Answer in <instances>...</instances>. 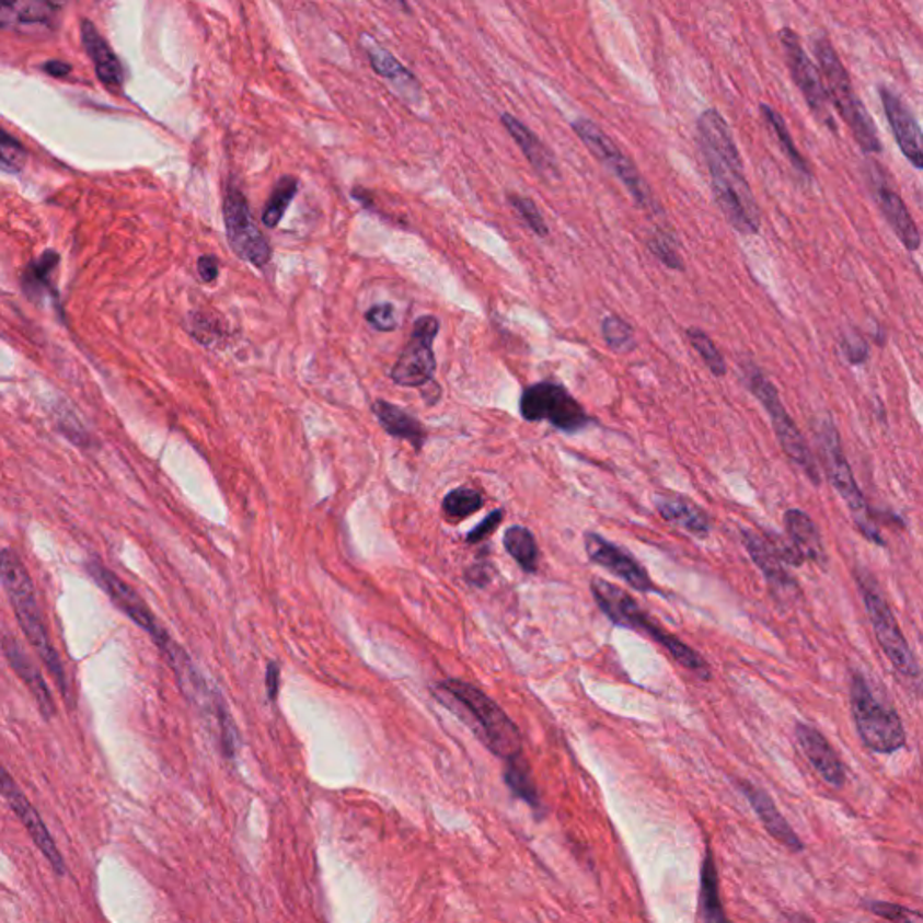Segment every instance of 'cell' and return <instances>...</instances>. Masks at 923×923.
<instances>
[{
  "label": "cell",
  "mask_w": 923,
  "mask_h": 923,
  "mask_svg": "<svg viewBox=\"0 0 923 923\" xmlns=\"http://www.w3.org/2000/svg\"><path fill=\"white\" fill-rule=\"evenodd\" d=\"M696 130L700 150L709 169L716 205L738 233L758 235L761 230L760 206L745 177L743 161L729 123L716 108H707L700 114Z\"/></svg>",
  "instance_id": "cell-1"
},
{
  "label": "cell",
  "mask_w": 923,
  "mask_h": 923,
  "mask_svg": "<svg viewBox=\"0 0 923 923\" xmlns=\"http://www.w3.org/2000/svg\"><path fill=\"white\" fill-rule=\"evenodd\" d=\"M437 688L439 702L464 719L493 754L507 761L521 754L520 730L484 691L459 679L445 680Z\"/></svg>",
  "instance_id": "cell-2"
},
{
  "label": "cell",
  "mask_w": 923,
  "mask_h": 923,
  "mask_svg": "<svg viewBox=\"0 0 923 923\" xmlns=\"http://www.w3.org/2000/svg\"><path fill=\"white\" fill-rule=\"evenodd\" d=\"M0 582L4 587L5 596L10 597L11 607L15 610L16 621L21 624L27 643L46 664L47 671L57 682L64 699H69L66 669L44 623L41 604L36 599L35 585L26 565L22 563L13 549L0 551Z\"/></svg>",
  "instance_id": "cell-3"
},
{
  "label": "cell",
  "mask_w": 923,
  "mask_h": 923,
  "mask_svg": "<svg viewBox=\"0 0 923 923\" xmlns=\"http://www.w3.org/2000/svg\"><path fill=\"white\" fill-rule=\"evenodd\" d=\"M590 590H592V596L596 597L597 607L601 608L602 613L613 624L648 635V637L654 638L655 643L660 644L682 668L688 669L691 673L699 674L700 679H711L709 664L705 662V658L696 649L689 648L688 644L682 643L679 637H674L671 633L666 632L662 626H658L654 619L646 615L643 608L638 607V602L626 590L615 587L604 579H599V577L590 582Z\"/></svg>",
  "instance_id": "cell-4"
},
{
  "label": "cell",
  "mask_w": 923,
  "mask_h": 923,
  "mask_svg": "<svg viewBox=\"0 0 923 923\" xmlns=\"http://www.w3.org/2000/svg\"><path fill=\"white\" fill-rule=\"evenodd\" d=\"M817 69L824 78L828 97L842 122L846 123L852 130L853 138L864 153L882 152V143L878 138L877 125L873 122L872 114L864 107L863 100L858 97L853 89L852 78L846 67L842 66L841 58L837 55L832 44L827 36H819L816 41Z\"/></svg>",
  "instance_id": "cell-5"
},
{
  "label": "cell",
  "mask_w": 923,
  "mask_h": 923,
  "mask_svg": "<svg viewBox=\"0 0 923 923\" xmlns=\"http://www.w3.org/2000/svg\"><path fill=\"white\" fill-rule=\"evenodd\" d=\"M85 570L94 579L97 587L111 597L114 607L122 610L143 632L149 633L155 646L163 651L164 658L169 660L170 668L174 669L175 677H181V671L186 673L194 666L180 644H175L166 630L158 623V619L153 618L152 610L147 607L143 597L139 596L128 582L123 581L122 577L116 576L113 570H108L107 566L100 562H89L85 565Z\"/></svg>",
  "instance_id": "cell-6"
},
{
  "label": "cell",
  "mask_w": 923,
  "mask_h": 923,
  "mask_svg": "<svg viewBox=\"0 0 923 923\" xmlns=\"http://www.w3.org/2000/svg\"><path fill=\"white\" fill-rule=\"evenodd\" d=\"M850 704L861 740L878 754H891L905 745L902 719L893 707L878 700L863 673L852 674Z\"/></svg>",
  "instance_id": "cell-7"
},
{
  "label": "cell",
  "mask_w": 923,
  "mask_h": 923,
  "mask_svg": "<svg viewBox=\"0 0 923 923\" xmlns=\"http://www.w3.org/2000/svg\"><path fill=\"white\" fill-rule=\"evenodd\" d=\"M817 440H819V448H821L822 462L827 468L824 471H827L828 480L832 482L837 493L841 495L842 500L850 509V515H852L855 526L858 527V531L863 532L864 537L873 543L884 545L880 529L875 523V518L867 507L866 498L858 487L857 480L853 476L852 468L847 464L846 454H844L841 439H839V431H837L835 424L830 418H822L817 426Z\"/></svg>",
  "instance_id": "cell-8"
},
{
  "label": "cell",
  "mask_w": 923,
  "mask_h": 923,
  "mask_svg": "<svg viewBox=\"0 0 923 923\" xmlns=\"http://www.w3.org/2000/svg\"><path fill=\"white\" fill-rule=\"evenodd\" d=\"M743 381L749 388V392H752V395L763 404V408L771 417L775 437L780 440L781 449L785 451L786 457L801 468L803 473L811 480V484H821V475H819L816 459L810 453V448L806 446L805 437L797 428L796 423L792 420L791 415L781 403L777 388L766 379L765 373L761 372V368L755 367L752 361L743 362Z\"/></svg>",
  "instance_id": "cell-9"
},
{
  "label": "cell",
  "mask_w": 923,
  "mask_h": 923,
  "mask_svg": "<svg viewBox=\"0 0 923 923\" xmlns=\"http://www.w3.org/2000/svg\"><path fill=\"white\" fill-rule=\"evenodd\" d=\"M858 590L863 593L864 607L869 613V621L873 624V632L877 635L878 644L882 648L884 655L888 657L889 662L893 666L902 679L920 680V666L914 658L913 651L909 648L908 641L903 637V633L898 627L897 619L888 601L884 599L880 588H878L875 577L867 570H861L857 574Z\"/></svg>",
  "instance_id": "cell-10"
},
{
  "label": "cell",
  "mask_w": 923,
  "mask_h": 923,
  "mask_svg": "<svg viewBox=\"0 0 923 923\" xmlns=\"http://www.w3.org/2000/svg\"><path fill=\"white\" fill-rule=\"evenodd\" d=\"M520 414L529 423H549L565 434H577L592 423L582 404L563 384L552 381H541L523 390Z\"/></svg>",
  "instance_id": "cell-11"
},
{
  "label": "cell",
  "mask_w": 923,
  "mask_h": 923,
  "mask_svg": "<svg viewBox=\"0 0 923 923\" xmlns=\"http://www.w3.org/2000/svg\"><path fill=\"white\" fill-rule=\"evenodd\" d=\"M572 128L577 134V138L581 139L582 143L587 145V149L596 155L597 161L623 183L638 208L646 211L658 209L651 188L644 181L637 166L623 150L619 149L618 145L613 143L612 139L608 138L607 134L602 132V128L597 123L579 118L572 123Z\"/></svg>",
  "instance_id": "cell-12"
},
{
  "label": "cell",
  "mask_w": 923,
  "mask_h": 923,
  "mask_svg": "<svg viewBox=\"0 0 923 923\" xmlns=\"http://www.w3.org/2000/svg\"><path fill=\"white\" fill-rule=\"evenodd\" d=\"M780 41L783 44V51H785L786 64L791 69L792 80L805 96L806 105L810 107L814 116L822 125H827L832 132H837L835 122H833L832 111H830V97H828L827 88L822 82L821 72L811 61V58L806 55L799 36L791 27H783L780 31Z\"/></svg>",
  "instance_id": "cell-13"
},
{
  "label": "cell",
  "mask_w": 923,
  "mask_h": 923,
  "mask_svg": "<svg viewBox=\"0 0 923 923\" xmlns=\"http://www.w3.org/2000/svg\"><path fill=\"white\" fill-rule=\"evenodd\" d=\"M226 236L231 250L235 251L242 261L253 266L264 267L270 262L273 251L266 236L262 235L251 217L250 205L244 194L235 186L226 189L224 197Z\"/></svg>",
  "instance_id": "cell-14"
},
{
  "label": "cell",
  "mask_w": 923,
  "mask_h": 923,
  "mask_svg": "<svg viewBox=\"0 0 923 923\" xmlns=\"http://www.w3.org/2000/svg\"><path fill=\"white\" fill-rule=\"evenodd\" d=\"M439 320L434 316L418 318L408 345L399 356L392 368L393 383L399 386L423 388L434 381L437 361H435L434 342L439 334Z\"/></svg>",
  "instance_id": "cell-15"
},
{
  "label": "cell",
  "mask_w": 923,
  "mask_h": 923,
  "mask_svg": "<svg viewBox=\"0 0 923 923\" xmlns=\"http://www.w3.org/2000/svg\"><path fill=\"white\" fill-rule=\"evenodd\" d=\"M0 794L8 801V805L11 806V810L15 811V816L21 819L22 824L26 828L36 847L41 850L42 855L49 861L55 873L61 877L66 873V863H64V857L58 852L57 844L53 841L51 833H49L46 824L42 821L38 811L35 810V806L27 801V797L21 791V786L16 785L10 772L5 771L2 765H0Z\"/></svg>",
  "instance_id": "cell-16"
},
{
  "label": "cell",
  "mask_w": 923,
  "mask_h": 923,
  "mask_svg": "<svg viewBox=\"0 0 923 923\" xmlns=\"http://www.w3.org/2000/svg\"><path fill=\"white\" fill-rule=\"evenodd\" d=\"M585 551H587L590 562L596 563L597 566H602L604 570L619 577L621 581L635 588L637 592H654V581L648 576L646 568L632 554H627L624 549L615 545L612 541L599 537L596 532H587L585 534Z\"/></svg>",
  "instance_id": "cell-17"
},
{
  "label": "cell",
  "mask_w": 923,
  "mask_h": 923,
  "mask_svg": "<svg viewBox=\"0 0 923 923\" xmlns=\"http://www.w3.org/2000/svg\"><path fill=\"white\" fill-rule=\"evenodd\" d=\"M878 94L882 100L884 113L888 118L891 132L897 139L898 149L914 169L922 170L923 141L919 119L914 118L913 111L908 107V103L903 102L902 97L898 96L897 92L886 85H880Z\"/></svg>",
  "instance_id": "cell-18"
},
{
  "label": "cell",
  "mask_w": 923,
  "mask_h": 923,
  "mask_svg": "<svg viewBox=\"0 0 923 923\" xmlns=\"http://www.w3.org/2000/svg\"><path fill=\"white\" fill-rule=\"evenodd\" d=\"M741 534L745 549L749 551L755 566L763 572L772 592L777 597H794L797 592L796 579L786 570V563L781 559L780 552L775 551L774 543L752 531H743Z\"/></svg>",
  "instance_id": "cell-19"
},
{
  "label": "cell",
  "mask_w": 923,
  "mask_h": 923,
  "mask_svg": "<svg viewBox=\"0 0 923 923\" xmlns=\"http://www.w3.org/2000/svg\"><path fill=\"white\" fill-rule=\"evenodd\" d=\"M796 738L797 743L801 747L803 754L806 755V760L810 761L817 774L821 775L828 785L841 788L846 781V771H844L839 755L835 754L832 745L828 743L827 738L819 730L814 729L811 725L806 724H797Z\"/></svg>",
  "instance_id": "cell-20"
},
{
  "label": "cell",
  "mask_w": 923,
  "mask_h": 923,
  "mask_svg": "<svg viewBox=\"0 0 923 923\" xmlns=\"http://www.w3.org/2000/svg\"><path fill=\"white\" fill-rule=\"evenodd\" d=\"M0 648H2V654H4L5 660L10 664L11 669L19 674V679L30 689L36 705H38V709H41L42 716L46 719H51L55 713H57V707H55L51 691L47 688L41 669L36 668L35 662L21 648V644L16 643L15 638L10 637V635L2 637Z\"/></svg>",
  "instance_id": "cell-21"
},
{
  "label": "cell",
  "mask_w": 923,
  "mask_h": 923,
  "mask_svg": "<svg viewBox=\"0 0 923 923\" xmlns=\"http://www.w3.org/2000/svg\"><path fill=\"white\" fill-rule=\"evenodd\" d=\"M872 192L878 209L882 211L884 219L902 242L903 247L908 251H919L920 242H922L920 231L902 197L895 189L889 188L882 180L873 183Z\"/></svg>",
  "instance_id": "cell-22"
},
{
  "label": "cell",
  "mask_w": 923,
  "mask_h": 923,
  "mask_svg": "<svg viewBox=\"0 0 923 923\" xmlns=\"http://www.w3.org/2000/svg\"><path fill=\"white\" fill-rule=\"evenodd\" d=\"M655 507L664 520L671 526L679 527L691 537L705 540L711 534V520L702 507L685 496L673 493H657L654 498Z\"/></svg>",
  "instance_id": "cell-23"
},
{
  "label": "cell",
  "mask_w": 923,
  "mask_h": 923,
  "mask_svg": "<svg viewBox=\"0 0 923 923\" xmlns=\"http://www.w3.org/2000/svg\"><path fill=\"white\" fill-rule=\"evenodd\" d=\"M501 123L510 134V138L518 143L523 155L529 159L532 169L537 170L543 180L552 181L562 177L554 153L546 149L545 143L532 132L531 128H527L520 119H516L510 114H504Z\"/></svg>",
  "instance_id": "cell-24"
},
{
  "label": "cell",
  "mask_w": 923,
  "mask_h": 923,
  "mask_svg": "<svg viewBox=\"0 0 923 923\" xmlns=\"http://www.w3.org/2000/svg\"><path fill=\"white\" fill-rule=\"evenodd\" d=\"M745 797L749 799L750 805L754 808L755 814L760 817L766 832L774 837L775 841L791 847L792 852H801L805 844L799 841L797 833L792 830L791 824L786 822L785 817L781 816L780 810L775 808L774 801L766 796L765 792L749 785V783H738Z\"/></svg>",
  "instance_id": "cell-25"
},
{
  "label": "cell",
  "mask_w": 923,
  "mask_h": 923,
  "mask_svg": "<svg viewBox=\"0 0 923 923\" xmlns=\"http://www.w3.org/2000/svg\"><path fill=\"white\" fill-rule=\"evenodd\" d=\"M785 529L791 545L796 549L803 559L824 565L827 563V551L822 545L821 532L816 521L801 509L786 510Z\"/></svg>",
  "instance_id": "cell-26"
},
{
  "label": "cell",
  "mask_w": 923,
  "mask_h": 923,
  "mask_svg": "<svg viewBox=\"0 0 923 923\" xmlns=\"http://www.w3.org/2000/svg\"><path fill=\"white\" fill-rule=\"evenodd\" d=\"M82 41L85 51H88L89 57L94 61L97 78L107 88L118 89L123 83L122 64H119L118 58L114 55L113 49L108 47L105 38L97 33L92 22H82Z\"/></svg>",
  "instance_id": "cell-27"
},
{
  "label": "cell",
  "mask_w": 923,
  "mask_h": 923,
  "mask_svg": "<svg viewBox=\"0 0 923 923\" xmlns=\"http://www.w3.org/2000/svg\"><path fill=\"white\" fill-rule=\"evenodd\" d=\"M372 412L388 435H392L395 439L408 440L417 451L423 449L426 442V429L414 415L386 401H376Z\"/></svg>",
  "instance_id": "cell-28"
},
{
  "label": "cell",
  "mask_w": 923,
  "mask_h": 923,
  "mask_svg": "<svg viewBox=\"0 0 923 923\" xmlns=\"http://www.w3.org/2000/svg\"><path fill=\"white\" fill-rule=\"evenodd\" d=\"M60 5L53 2H0V30L47 27Z\"/></svg>",
  "instance_id": "cell-29"
},
{
  "label": "cell",
  "mask_w": 923,
  "mask_h": 923,
  "mask_svg": "<svg viewBox=\"0 0 923 923\" xmlns=\"http://www.w3.org/2000/svg\"><path fill=\"white\" fill-rule=\"evenodd\" d=\"M700 898H702L705 923H730L725 916L724 905L719 900L718 873H716L715 861L709 850L705 853L704 867H702Z\"/></svg>",
  "instance_id": "cell-30"
},
{
  "label": "cell",
  "mask_w": 923,
  "mask_h": 923,
  "mask_svg": "<svg viewBox=\"0 0 923 923\" xmlns=\"http://www.w3.org/2000/svg\"><path fill=\"white\" fill-rule=\"evenodd\" d=\"M504 546L509 556L523 568L527 574H534L540 562V549L532 532L527 527L515 526L504 534Z\"/></svg>",
  "instance_id": "cell-31"
},
{
  "label": "cell",
  "mask_w": 923,
  "mask_h": 923,
  "mask_svg": "<svg viewBox=\"0 0 923 923\" xmlns=\"http://www.w3.org/2000/svg\"><path fill=\"white\" fill-rule=\"evenodd\" d=\"M760 111L763 114V119L769 123V127L772 128V132H774L775 138L780 141L781 150L785 153L786 159L791 161L792 169L796 170L797 174L805 177L806 181H810V169H808V164H806L801 152L797 150L794 138H792L791 130L786 127L783 116L775 108H772L771 105H765V103L761 105Z\"/></svg>",
  "instance_id": "cell-32"
},
{
  "label": "cell",
  "mask_w": 923,
  "mask_h": 923,
  "mask_svg": "<svg viewBox=\"0 0 923 923\" xmlns=\"http://www.w3.org/2000/svg\"><path fill=\"white\" fill-rule=\"evenodd\" d=\"M362 47L368 53L373 71L378 72V74L395 83L403 82V80L414 83V77L401 66V61L393 57L392 53L386 51L384 47L379 46L372 36L362 35Z\"/></svg>",
  "instance_id": "cell-33"
},
{
  "label": "cell",
  "mask_w": 923,
  "mask_h": 923,
  "mask_svg": "<svg viewBox=\"0 0 923 923\" xmlns=\"http://www.w3.org/2000/svg\"><path fill=\"white\" fill-rule=\"evenodd\" d=\"M297 194L298 180H295L292 175L281 177L278 184H276V188L273 189L266 208L262 211V222L267 228H276L278 222L284 219V215H286L287 209L291 206L292 199H295V195Z\"/></svg>",
  "instance_id": "cell-34"
},
{
  "label": "cell",
  "mask_w": 923,
  "mask_h": 923,
  "mask_svg": "<svg viewBox=\"0 0 923 923\" xmlns=\"http://www.w3.org/2000/svg\"><path fill=\"white\" fill-rule=\"evenodd\" d=\"M506 783L509 785L510 791L515 792L516 796L529 803L534 810L540 808L537 785H534L531 771H529V766H527L526 760L521 758V754L507 761Z\"/></svg>",
  "instance_id": "cell-35"
},
{
  "label": "cell",
  "mask_w": 923,
  "mask_h": 923,
  "mask_svg": "<svg viewBox=\"0 0 923 923\" xmlns=\"http://www.w3.org/2000/svg\"><path fill=\"white\" fill-rule=\"evenodd\" d=\"M602 339L613 353L630 354L635 350V334L626 320L619 316H607L601 323Z\"/></svg>",
  "instance_id": "cell-36"
},
{
  "label": "cell",
  "mask_w": 923,
  "mask_h": 923,
  "mask_svg": "<svg viewBox=\"0 0 923 923\" xmlns=\"http://www.w3.org/2000/svg\"><path fill=\"white\" fill-rule=\"evenodd\" d=\"M685 334H688V339L693 345L694 350L700 354V358L704 359L711 373L715 378H724L725 373H727V365H725L724 356L716 348L713 339L702 328L691 327L688 328Z\"/></svg>",
  "instance_id": "cell-37"
},
{
  "label": "cell",
  "mask_w": 923,
  "mask_h": 923,
  "mask_svg": "<svg viewBox=\"0 0 923 923\" xmlns=\"http://www.w3.org/2000/svg\"><path fill=\"white\" fill-rule=\"evenodd\" d=\"M484 507V498L478 491L471 487H459L446 495L442 509L449 518H468Z\"/></svg>",
  "instance_id": "cell-38"
},
{
  "label": "cell",
  "mask_w": 923,
  "mask_h": 923,
  "mask_svg": "<svg viewBox=\"0 0 923 923\" xmlns=\"http://www.w3.org/2000/svg\"><path fill=\"white\" fill-rule=\"evenodd\" d=\"M58 266V255L53 251H46L38 261L33 262L27 266L24 273V289L27 295H35V292H44L49 289V278L55 267Z\"/></svg>",
  "instance_id": "cell-39"
},
{
  "label": "cell",
  "mask_w": 923,
  "mask_h": 923,
  "mask_svg": "<svg viewBox=\"0 0 923 923\" xmlns=\"http://www.w3.org/2000/svg\"><path fill=\"white\" fill-rule=\"evenodd\" d=\"M648 247L658 261L662 262L664 266L673 270L684 269L673 233L666 230L655 231L654 236L649 239Z\"/></svg>",
  "instance_id": "cell-40"
},
{
  "label": "cell",
  "mask_w": 923,
  "mask_h": 923,
  "mask_svg": "<svg viewBox=\"0 0 923 923\" xmlns=\"http://www.w3.org/2000/svg\"><path fill=\"white\" fill-rule=\"evenodd\" d=\"M27 153L13 136L0 128V169L5 172H21L26 164Z\"/></svg>",
  "instance_id": "cell-41"
},
{
  "label": "cell",
  "mask_w": 923,
  "mask_h": 923,
  "mask_svg": "<svg viewBox=\"0 0 923 923\" xmlns=\"http://www.w3.org/2000/svg\"><path fill=\"white\" fill-rule=\"evenodd\" d=\"M509 200L512 208L521 215V219L526 220L527 226H529V228H531L538 236L549 235V226H546L543 215H541L540 209H538V206L534 205L531 199L520 197V195H510Z\"/></svg>",
  "instance_id": "cell-42"
},
{
  "label": "cell",
  "mask_w": 923,
  "mask_h": 923,
  "mask_svg": "<svg viewBox=\"0 0 923 923\" xmlns=\"http://www.w3.org/2000/svg\"><path fill=\"white\" fill-rule=\"evenodd\" d=\"M869 911L889 920L891 923H923L922 914L919 911L895 905V903L873 902L869 903Z\"/></svg>",
  "instance_id": "cell-43"
},
{
  "label": "cell",
  "mask_w": 923,
  "mask_h": 923,
  "mask_svg": "<svg viewBox=\"0 0 923 923\" xmlns=\"http://www.w3.org/2000/svg\"><path fill=\"white\" fill-rule=\"evenodd\" d=\"M367 322L372 325L376 331L392 332L397 328V318H395V309L390 303L386 305H376L367 312Z\"/></svg>",
  "instance_id": "cell-44"
},
{
  "label": "cell",
  "mask_w": 923,
  "mask_h": 923,
  "mask_svg": "<svg viewBox=\"0 0 923 923\" xmlns=\"http://www.w3.org/2000/svg\"><path fill=\"white\" fill-rule=\"evenodd\" d=\"M842 350L846 356L847 361L852 365H863L869 356V348L863 337L858 336L857 332H850L842 342Z\"/></svg>",
  "instance_id": "cell-45"
},
{
  "label": "cell",
  "mask_w": 923,
  "mask_h": 923,
  "mask_svg": "<svg viewBox=\"0 0 923 923\" xmlns=\"http://www.w3.org/2000/svg\"><path fill=\"white\" fill-rule=\"evenodd\" d=\"M501 520H504V509H496L491 512L487 518H485L478 527H476L475 531H471L468 534V543H480V541H484L485 538H489L493 532L498 529L500 526Z\"/></svg>",
  "instance_id": "cell-46"
},
{
  "label": "cell",
  "mask_w": 923,
  "mask_h": 923,
  "mask_svg": "<svg viewBox=\"0 0 923 923\" xmlns=\"http://www.w3.org/2000/svg\"><path fill=\"white\" fill-rule=\"evenodd\" d=\"M495 576V568L489 563H478V565L471 566L470 570L465 572V579L473 585V587H485L487 582Z\"/></svg>",
  "instance_id": "cell-47"
},
{
  "label": "cell",
  "mask_w": 923,
  "mask_h": 923,
  "mask_svg": "<svg viewBox=\"0 0 923 923\" xmlns=\"http://www.w3.org/2000/svg\"><path fill=\"white\" fill-rule=\"evenodd\" d=\"M266 688L270 702H275L278 699V691H280V666L275 660L267 662Z\"/></svg>",
  "instance_id": "cell-48"
},
{
  "label": "cell",
  "mask_w": 923,
  "mask_h": 923,
  "mask_svg": "<svg viewBox=\"0 0 923 923\" xmlns=\"http://www.w3.org/2000/svg\"><path fill=\"white\" fill-rule=\"evenodd\" d=\"M197 270H199L200 280L211 284L219 276V262L215 256H200L199 262H197Z\"/></svg>",
  "instance_id": "cell-49"
},
{
  "label": "cell",
  "mask_w": 923,
  "mask_h": 923,
  "mask_svg": "<svg viewBox=\"0 0 923 923\" xmlns=\"http://www.w3.org/2000/svg\"><path fill=\"white\" fill-rule=\"evenodd\" d=\"M44 69H46L47 74H51L55 78H64L71 72V66H67L64 61L58 60L47 61Z\"/></svg>",
  "instance_id": "cell-50"
}]
</instances>
